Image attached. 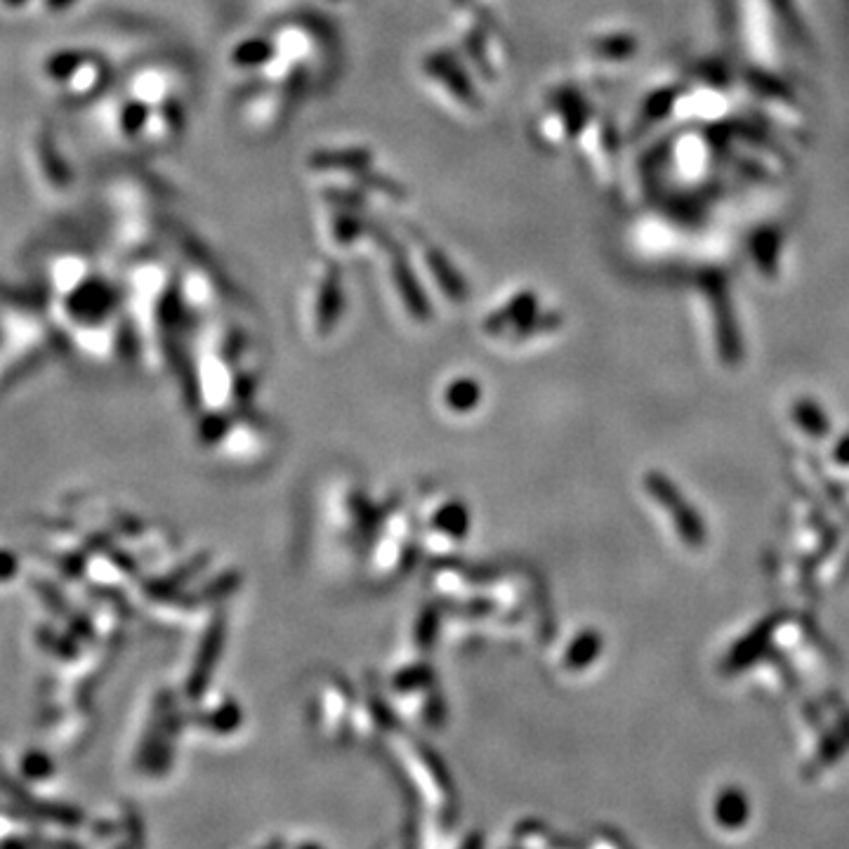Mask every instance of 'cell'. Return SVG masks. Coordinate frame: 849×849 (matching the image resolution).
I'll return each mask as SVG.
<instances>
[{"label": "cell", "mask_w": 849, "mask_h": 849, "mask_svg": "<svg viewBox=\"0 0 849 849\" xmlns=\"http://www.w3.org/2000/svg\"><path fill=\"white\" fill-rule=\"evenodd\" d=\"M715 816L722 826H741L748 819V798L739 788H727L715 800Z\"/></svg>", "instance_id": "cell-1"}]
</instances>
